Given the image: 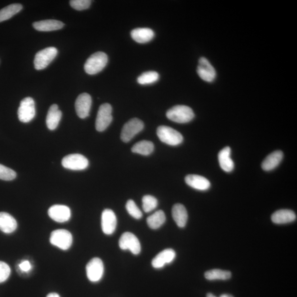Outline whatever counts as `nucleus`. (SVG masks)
<instances>
[{
	"mask_svg": "<svg viewBox=\"0 0 297 297\" xmlns=\"http://www.w3.org/2000/svg\"><path fill=\"white\" fill-rule=\"evenodd\" d=\"M108 62V55L103 52H97L89 57L84 65V70L90 75L99 73L107 66Z\"/></svg>",
	"mask_w": 297,
	"mask_h": 297,
	"instance_id": "1",
	"label": "nucleus"
},
{
	"mask_svg": "<svg viewBox=\"0 0 297 297\" xmlns=\"http://www.w3.org/2000/svg\"><path fill=\"white\" fill-rule=\"evenodd\" d=\"M167 116L173 122L186 124L193 120L194 113L192 109L185 105H177L169 109Z\"/></svg>",
	"mask_w": 297,
	"mask_h": 297,
	"instance_id": "2",
	"label": "nucleus"
},
{
	"mask_svg": "<svg viewBox=\"0 0 297 297\" xmlns=\"http://www.w3.org/2000/svg\"><path fill=\"white\" fill-rule=\"evenodd\" d=\"M157 135L161 142L169 146L180 145L184 141L179 131L167 126H159L157 129Z\"/></svg>",
	"mask_w": 297,
	"mask_h": 297,
	"instance_id": "3",
	"label": "nucleus"
},
{
	"mask_svg": "<svg viewBox=\"0 0 297 297\" xmlns=\"http://www.w3.org/2000/svg\"><path fill=\"white\" fill-rule=\"evenodd\" d=\"M112 108L111 105L106 103L101 105L97 112L95 128L98 131L107 130L112 121Z\"/></svg>",
	"mask_w": 297,
	"mask_h": 297,
	"instance_id": "4",
	"label": "nucleus"
},
{
	"mask_svg": "<svg viewBox=\"0 0 297 297\" xmlns=\"http://www.w3.org/2000/svg\"><path fill=\"white\" fill-rule=\"evenodd\" d=\"M50 243L62 250L69 249L73 242L71 233L66 230L59 229L53 231L51 234Z\"/></svg>",
	"mask_w": 297,
	"mask_h": 297,
	"instance_id": "5",
	"label": "nucleus"
},
{
	"mask_svg": "<svg viewBox=\"0 0 297 297\" xmlns=\"http://www.w3.org/2000/svg\"><path fill=\"white\" fill-rule=\"evenodd\" d=\"M143 122L137 118L131 119L124 125L121 131V138L125 143H128L143 130Z\"/></svg>",
	"mask_w": 297,
	"mask_h": 297,
	"instance_id": "6",
	"label": "nucleus"
},
{
	"mask_svg": "<svg viewBox=\"0 0 297 297\" xmlns=\"http://www.w3.org/2000/svg\"><path fill=\"white\" fill-rule=\"evenodd\" d=\"M58 51L56 48L49 47L37 53L34 63L37 70L45 69L56 57Z\"/></svg>",
	"mask_w": 297,
	"mask_h": 297,
	"instance_id": "7",
	"label": "nucleus"
},
{
	"mask_svg": "<svg viewBox=\"0 0 297 297\" xmlns=\"http://www.w3.org/2000/svg\"><path fill=\"white\" fill-rule=\"evenodd\" d=\"M36 116L35 102L32 97H25L20 103L18 116L20 122L28 123Z\"/></svg>",
	"mask_w": 297,
	"mask_h": 297,
	"instance_id": "8",
	"label": "nucleus"
},
{
	"mask_svg": "<svg viewBox=\"0 0 297 297\" xmlns=\"http://www.w3.org/2000/svg\"><path fill=\"white\" fill-rule=\"evenodd\" d=\"M62 165L63 167L71 170H83L88 167L89 161L81 154H70L63 158Z\"/></svg>",
	"mask_w": 297,
	"mask_h": 297,
	"instance_id": "9",
	"label": "nucleus"
},
{
	"mask_svg": "<svg viewBox=\"0 0 297 297\" xmlns=\"http://www.w3.org/2000/svg\"><path fill=\"white\" fill-rule=\"evenodd\" d=\"M118 244L122 250H129L134 255H138L141 253V243L132 233L125 232L121 236Z\"/></svg>",
	"mask_w": 297,
	"mask_h": 297,
	"instance_id": "10",
	"label": "nucleus"
},
{
	"mask_svg": "<svg viewBox=\"0 0 297 297\" xmlns=\"http://www.w3.org/2000/svg\"><path fill=\"white\" fill-rule=\"evenodd\" d=\"M87 275L89 281L96 282L103 278L104 266L100 258H94L89 261L86 266Z\"/></svg>",
	"mask_w": 297,
	"mask_h": 297,
	"instance_id": "11",
	"label": "nucleus"
},
{
	"mask_svg": "<svg viewBox=\"0 0 297 297\" xmlns=\"http://www.w3.org/2000/svg\"><path fill=\"white\" fill-rule=\"evenodd\" d=\"M117 218L111 209H105L101 215L102 230L105 235H111L115 231L117 227Z\"/></svg>",
	"mask_w": 297,
	"mask_h": 297,
	"instance_id": "12",
	"label": "nucleus"
},
{
	"mask_svg": "<svg viewBox=\"0 0 297 297\" xmlns=\"http://www.w3.org/2000/svg\"><path fill=\"white\" fill-rule=\"evenodd\" d=\"M92 103V97L87 93H83L78 96L75 101V108L79 118L84 119L89 116Z\"/></svg>",
	"mask_w": 297,
	"mask_h": 297,
	"instance_id": "13",
	"label": "nucleus"
},
{
	"mask_svg": "<svg viewBox=\"0 0 297 297\" xmlns=\"http://www.w3.org/2000/svg\"><path fill=\"white\" fill-rule=\"evenodd\" d=\"M197 74L202 79L207 82H213L216 75L214 67L205 57L199 59Z\"/></svg>",
	"mask_w": 297,
	"mask_h": 297,
	"instance_id": "14",
	"label": "nucleus"
},
{
	"mask_svg": "<svg viewBox=\"0 0 297 297\" xmlns=\"http://www.w3.org/2000/svg\"><path fill=\"white\" fill-rule=\"evenodd\" d=\"M48 214L55 222L62 223L70 220L71 212L70 208L66 205H55L49 208Z\"/></svg>",
	"mask_w": 297,
	"mask_h": 297,
	"instance_id": "15",
	"label": "nucleus"
},
{
	"mask_svg": "<svg viewBox=\"0 0 297 297\" xmlns=\"http://www.w3.org/2000/svg\"><path fill=\"white\" fill-rule=\"evenodd\" d=\"M176 252L172 249H167L159 253L152 260L151 264L155 269H161L166 264L171 263L176 258Z\"/></svg>",
	"mask_w": 297,
	"mask_h": 297,
	"instance_id": "16",
	"label": "nucleus"
},
{
	"mask_svg": "<svg viewBox=\"0 0 297 297\" xmlns=\"http://www.w3.org/2000/svg\"><path fill=\"white\" fill-rule=\"evenodd\" d=\"M65 24L61 21L55 19H47L39 21L33 24L37 31L40 32H51L57 31L64 27Z\"/></svg>",
	"mask_w": 297,
	"mask_h": 297,
	"instance_id": "17",
	"label": "nucleus"
},
{
	"mask_svg": "<svg viewBox=\"0 0 297 297\" xmlns=\"http://www.w3.org/2000/svg\"><path fill=\"white\" fill-rule=\"evenodd\" d=\"M132 39L140 44L147 43L153 39L155 34L150 28H139L134 29L131 32Z\"/></svg>",
	"mask_w": 297,
	"mask_h": 297,
	"instance_id": "18",
	"label": "nucleus"
},
{
	"mask_svg": "<svg viewBox=\"0 0 297 297\" xmlns=\"http://www.w3.org/2000/svg\"><path fill=\"white\" fill-rule=\"evenodd\" d=\"M185 181L191 187L199 190H206L210 187V182L206 178L197 175H189Z\"/></svg>",
	"mask_w": 297,
	"mask_h": 297,
	"instance_id": "19",
	"label": "nucleus"
},
{
	"mask_svg": "<svg viewBox=\"0 0 297 297\" xmlns=\"http://www.w3.org/2000/svg\"><path fill=\"white\" fill-rule=\"evenodd\" d=\"M172 215L178 227L184 228L186 226L188 220V213L184 205L181 204L174 205L172 209Z\"/></svg>",
	"mask_w": 297,
	"mask_h": 297,
	"instance_id": "20",
	"label": "nucleus"
},
{
	"mask_svg": "<svg viewBox=\"0 0 297 297\" xmlns=\"http://www.w3.org/2000/svg\"><path fill=\"white\" fill-rule=\"evenodd\" d=\"M62 115V112L58 109L57 105L51 106L46 119V125L50 130H53L57 128Z\"/></svg>",
	"mask_w": 297,
	"mask_h": 297,
	"instance_id": "21",
	"label": "nucleus"
},
{
	"mask_svg": "<svg viewBox=\"0 0 297 297\" xmlns=\"http://www.w3.org/2000/svg\"><path fill=\"white\" fill-rule=\"evenodd\" d=\"M231 148L227 147L221 150L218 155L220 167L226 172H230L234 169L235 165L231 158Z\"/></svg>",
	"mask_w": 297,
	"mask_h": 297,
	"instance_id": "22",
	"label": "nucleus"
},
{
	"mask_svg": "<svg viewBox=\"0 0 297 297\" xmlns=\"http://www.w3.org/2000/svg\"><path fill=\"white\" fill-rule=\"evenodd\" d=\"M296 215L291 210L282 209L276 211L271 216V220L276 224H286L295 222Z\"/></svg>",
	"mask_w": 297,
	"mask_h": 297,
	"instance_id": "23",
	"label": "nucleus"
},
{
	"mask_svg": "<svg viewBox=\"0 0 297 297\" xmlns=\"http://www.w3.org/2000/svg\"><path fill=\"white\" fill-rule=\"evenodd\" d=\"M18 227V223L12 215L5 212L0 213V230L5 233L14 232Z\"/></svg>",
	"mask_w": 297,
	"mask_h": 297,
	"instance_id": "24",
	"label": "nucleus"
},
{
	"mask_svg": "<svg viewBox=\"0 0 297 297\" xmlns=\"http://www.w3.org/2000/svg\"><path fill=\"white\" fill-rule=\"evenodd\" d=\"M283 154L281 151H275L267 156L263 161L261 167L264 171H269L277 167L283 159Z\"/></svg>",
	"mask_w": 297,
	"mask_h": 297,
	"instance_id": "25",
	"label": "nucleus"
},
{
	"mask_svg": "<svg viewBox=\"0 0 297 297\" xmlns=\"http://www.w3.org/2000/svg\"><path fill=\"white\" fill-rule=\"evenodd\" d=\"M166 222V216L163 210L155 212L147 218V222L148 227L153 230L159 228Z\"/></svg>",
	"mask_w": 297,
	"mask_h": 297,
	"instance_id": "26",
	"label": "nucleus"
},
{
	"mask_svg": "<svg viewBox=\"0 0 297 297\" xmlns=\"http://www.w3.org/2000/svg\"><path fill=\"white\" fill-rule=\"evenodd\" d=\"M154 149V144L151 142L148 141H142L139 142L131 148V151L134 153H137L142 155H149L153 152Z\"/></svg>",
	"mask_w": 297,
	"mask_h": 297,
	"instance_id": "27",
	"label": "nucleus"
},
{
	"mask_svg": "<svg viewBox=\"0 0 297 297\" xmlns=\"http://www.w3.org/2000/svg\"><path fill=\"white\" fill-rule=\"evenodd\" d=\"M23 6L19 3H14L0 10V22L7 20L22 10Z\"/></svg>",
	"mask_w": 297,
	"mask_h": 297,
	"instance_id": "28",
	"label": "nucleus"
},
{
	"mask_svg": "<svg viewBox=\"0 0 297 297\" xmlns=\"http://www.w3.org/2000/svg\"><path fill=\"white\" fill-rule=\"evenodd\" d=\"M205 278L210 281L213 280H227L231 278V273L228 271L213 269L206 271Z\"/></svg>",
	"mask_w": 297,
	"mask_h": 297,
	"instance_id": "29",
	"label": "nucleus"
},
{
	"mask_svg": "<svg viewBox=\"0 0 297 297\" xmlns=\"http://www.w3.org/2000/svg\"><path fill=\"white\" fill-rule=\"evenodd\" d=\"M159 78V74L158 72L148 71L140 75L137 79V82L141 85L151 84L158 81Z\"/></svg>",
	"mask_w": 297,
	"mask_h": 297,
	"instance_id": "30",
	"label": "nucleus"
},
{
	"mask_svg": "<svg viewBox=\"0 0 297 297\" xmlns=\"http://www.w3.org/2000/svg\"><path fill=\"white\" fill-rule=\"evenodd\" d=\"M143 209L146 213H150L158 206V202L156 198L150 195L144 196L142 199Z\"/></svg>",
	"mask_w": 297,
	"mask_h": 297,
	"instance_id": "31",
	"label": "nucleus"
},
{
	"mask_svg": "<svg viewBox=\"0 0 297 297\" xmlns=\"http://www.w3.org/2000/svg\"><path fill=\"white\" fill-rule=\"evenodd\" d=\"M127 211L129 214L135 219H141L143 214L141 210L133 200H129L127 202L126 205Z\"/></svg>",
	"mask_w": 297,
	"mask_h": 297,
	"instance_id": "32",
	"label": "nucleus"
},
{
	"mask_svg": "<svg viewBox=\"0 0 297 297\" xmlns=\"http://www.w3.org/2000/svg\"><path fill=\"white\" fill-rule=\"evenodd\" d=\"M16 176V172L13 169L0 164V180L12 181L15 179Z\"/></svg>",
	"mask_w": 297,
	"mask_h": 297,
	"instance_id": "33",
	"label": "nucleus"
},
{
	"mask_svg": "<svg viewBox=\"0 0 297 297\" xmlns=\"http://www.w3.org/2000/svg\"><path fill=\"white\" fill-rule=\"evenodd\" d=\"M90 0H72L70 4L71 6L77 11H83L88 9L91 5Z\"/></svg>",
	"mask_w": 297,
	"mask_h": 297,
	"instance_id": "34",
	"label": "nucleus"
},
{
	"mask_svg": "<svg viewBox=\"0 0 297 297\" xmlns=\"http://www.w3.org/2000/svg\"><path fill=\"white\" fill-rule=\"evenodd\" d=\"M11 269L6 262L0 261V283L6 281L10 277Z\"/></svg>",
	"mask_w": 297,
	"mask_h": 297,
	"instance_id": "35",
	"label": "nucleus"
},
{
	"mask_svg": "<svg viewBox=\"0 0 297 297\" xmlns=\"http://www.w3.org/2000/svg\"><path fill=\"white\" fill-rule=\"evenodd\" d=\"M19 269L24 271V272H28L32 268L31 263L28 260H25L21 262L19 265Z\"/></svg>",
	"mask_w": 297,
	"mask_h": 297,
	"instance_id": "36",
	"label": "nucleus"
},
{
	"mask_svg": "<svg viewBox=\"0 0 297 297\" xmlns=\"http://www.w3.org/2000/svg\"><path fill=\"white\" fill-rule=\"evenodd\" d=\"M47 297H60L59 296L56 294V293H52L48 295Z\"/></svg>",
	"mask_w": 297,
	"mask_h": 297,
	"instance_id": "37",
	"label": "nucleus"
},
{
	"mask_svg": "<svg viewBox=\"0 0 297 297\" xmlns=\"http://www.w3.org/2000/svg\"><path fill=\"white\" fill-rule=\"evenodd\" d=\"M220 297H233L232 295L228 294H223L221 295Z\"/></svg>",
	"mask_w": 297,
	"mask_h": 297,
	"instance_id": "38",
	"label": "nucleus"
},
{
	"mask_svg": "<svg viewBox=\"0 0 297 297\" xmlns=\"http://www.w3.org/2000/svg\"><path fill=\"white\" fill-rule=\"evenodd\" d=\"M206 297H217L214 295L213 294H211V293H209L206 295Z\"/></svg>",
	"mask_w": 297,
	"mask_h": 297,
	"instance_id": "39",
	"label": "nucleus"
}]
</instances>
